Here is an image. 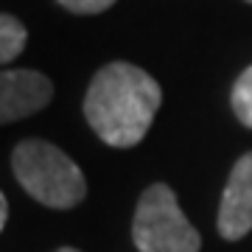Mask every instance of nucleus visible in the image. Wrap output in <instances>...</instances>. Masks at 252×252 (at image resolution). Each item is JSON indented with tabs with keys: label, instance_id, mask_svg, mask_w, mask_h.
Returning <instances> with one entry per match:
<instances>
[{
	"label": "nucleus",
	"instance_id": "f257e3e1",
	"mask_svg": "<svg viewBox=\"0 0 252 252\" xmlns=\"http://www.w3.org/2000/svg\"><path fill=\"white\" fill-rule=\"evenodd\" d=\"M162 104L160 84L129 62L104 64L84 95V118L107 146L129 149L146 137Z\"/></svg>",
	"mask_w": 252,
	"mask_h": 252
},
{
	"label": "nucleus",
	"instance_id": "f03ea898",
	"mask_svg": "<svg viewBox=\"0 0 252 252\" xmlns=\"http://www.w3.org/2000/svg\"><path fill=\"white\" fill-rule=\"evenodd\" d=\"M14 177L39 205L67 210L87 196V180L76 162L48 140H23L11 152Z\"/></svg>",
	"mask_w": 252,
	"mask_h": 252
},
{
	"label": "nucleus",
	"instance_id": "7ed1b4c3",
	"mask_svg": "<svg viewBox=\"0 0 252 252\" xmlns=\"http://www.w3.org/2000/svg\"><path fill=\"white\" fill-rule=\"evenodd\" d=\"M132 238L140 252H199L202 238L180 210L174 190L154 182L137 202Z\"/></svg>",
	"mask_w": 252,
	"mask_h": 252
},
{
	"label": "nucleus",
	"instance_id": "20e7f679",
	"mask_svg": "<svg viewBox=\"0 0 252 252\" xmlns=\"http://www.w3.org/2000/svg\"><path fill=\"white\" fill-rule=\"evenodd\" d=\"M54 98V84L39 70H0V124H11L45 109Z\"/></svg>",
	"mask_w": 252,
	"mask_h": 252
},
{
	"label": "nucleus",
	"instance_id": "39448f33",
	"mask_svg": "<svg viewBox=\"0 0 252 252\" xmlns=\"http://www.w3.org/2000/svg\"><path fill=\"white\" fill-rule=\"evenodd\" d=\"M252 230V152L233 165L219 205V233L227 241H238Z\"/></svg>",
	"mask_w": 252,
	"mask_h": 252
},
{
	"label": "nucleus",
	"instance_id": "423d86ee",
	"mask_svg": "<svg viewBox=\"0 0 252 252\" xmlns=\"http://www.w3.org/2000/svg\"><path fill=\"white\" fill-rule=\"evenodd\" d=\"M28 42V31L17 17L11 14H0V64H9L23 54Z\"/></svg>",
	"mask_w": 252,
	"mask_h": 252
},
{
	"label": "nucleus",
	"instance_id": "0eeeda50",
	"mask_svg": "<svg viewBox=\"0 0 252 252\" xmlns=\"http://www.w3.org/2000/svg\"><path fill=\"white\" fill-rule=\"evenodd\" d=\"M233 112L247 129H252V64L233 84Z\"/></svg>",
	"mask_w": 252,
	"mask_h": 252
},
{
	"label": "nucleus",
	"instance_id": "6e6552de",
	"mask_svg": "<svg viewBox=\"0 0 252 252\" xmlns=\"http://www.w3.org/2000/svg\"><path fill=\"white\" fill-rule=\"evenodd\" d=\"M115 0H59V6H64L73 14H101L107 11Z\"/></svg>",
	"mask_w": 252,
	"mask_h": 252
},
{
	"label": "nucleus",
	"instance_id": "1a4fd4ad",
	"mask_svg": "<svg viewBox=\"0 0 252 252\" xmlns=\"http://www.w3.org/2000/svg\"><path fill=\"white\" fill-rule=\"evenodd\" d=\"M6 219H9V205H6V196L0 193V230L6 227Z\"/></svg>",
	"mask_w": 252,
	"mask_h": 252
},
{
	"label": "nucleus",
	"instance_id": "9d476101",
	"mask_svg": "<svg viewBox=\"0 0 252 252\" xmlns=\"http://www.w3.org/2000/svg\"><path fill=\"white\" fill-rule=\"evenodd\" d=\"M56 252H79V250H73V247H62V250H56Z\"/></svg>",
	"mask_w": 252,
	"mask_h": 252
},
{
	"label": "nucleus",
	"instance_id": "9b49d317",
	"mask_svg": "<svg viewBox=\"0 0 252 252\" xmlns=\"http://www.w3.org/2000/svg\"><path fill=\"white\" fill-rule=\"evenodd\" d=\"M247 3H252V0H247Z\"/></svg>",
	"mask_w": 252,
	"mask_h": 252
}]
</instances>
